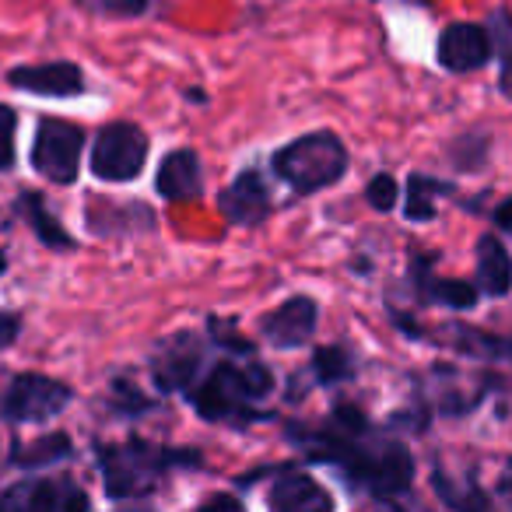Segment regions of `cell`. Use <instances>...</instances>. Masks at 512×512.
Returning <instances> with one entry per match:
<instances>
[{"instance_id": "obj_19", "label": "cell", "mask_w": 512, "mask_h": 512, "mask_svg": "<svg viewBox=\"0 0 512 512\" xmlns=\"http://www.w3.org/2000/svg\"><path fill=\"white\" fill-rule=\"evenodd\" d=\"M67 456H71V439H67V435H43V439L15 449V463L29 470L50 467V463L67 460Z\"/></svg>"}, {"instance_id": "obj_8", "label": "cell", "mask_w": 512, "mask_h": 512, "mask_svg": "<svg viewBox=\"0 0 512 512\" xmlns=\"http://www.w3.org/2000/svg\"><path fill=\"white\" fill-rule=\"evenodd\" d=\"M200 372H204V337L193 330H179L151 351V379L162 393L193 390Z\"/></svg>"}, {"instance_id": "obj_3", "label": "cell", "mask_w": 512, "mask_h": 512, "mask_svg": "<svg viewBox=\"0 0 512 512\" xmlns=\"http://www.w3.org/2000/svg\"><path fill=\"white\" fill-rule=\"evenodd\" d=\"M183 463H197V453H179V449H165L144 439H127V442H109L99 446V470L102 484H106L109 498H141L148 491L158 488L165 474L172 467Z\"/></svg>"}, {"instance_id": "obj_12", "label": "cell", "mask_w": 512, "mask_h": 512, "mask_svg": "<svg viewBox=\"0 0 512 512\" xmlns=\"http://www.w3.org/2000/svg\"><path fill=\"white\" fill-rule=\"evenodd\" d=\"M218 211L225 214L228 225L253 228L271 214V190H267L264 176L260 172H242L232 186L218 193Z\"/></svg>"}, {"instance_id": "obj_25", "label": "cell", "mask_w": 512, "mask_h": 512, "mask_svg": "<svg viewBox=\"0 0 512 512\" xmlns=\"http://www.w3.org/2000/svg\"><path fill=\"white\" fill-rule=\"evenodd\" d=\"M18 334H22V320H18V313L0 309V351L11 348V344L18 341Z\"/></svg>"}, {"instance_id": "obj_13", "label": "cell", "mask_w": 512, "mask_h": 512, "mask_svg": "<svg viewBox=\"0 0 512 512\" xmlns=\"http://www.w3.org/2000/svg\"><path fill=\"white\" fill-rule=\"evenodd\" d=\"M491 57V32L481 25L456 22L449 29H442L439 36V64L449 74H467L484 67Z\"/></svg>"}, {"instance_id": "obj_2", "label": "cell", "mask_w": 512, "mask_h": 512, "mask_svg": "<svg viewBox=\"0 0 512 512\" xmlns=\"http://www.w3.org/2000/svg\"><path fill=\"white\" fill-rule=\"evenodd\" d=\"M274 390V372L264 362L246 365L239 362H218L204 376V383L190 393L193 411L204 421H225V425H249V421L260 418V411H253L256 400H267Z\"/></svg>"}, {"instance_id": "obj_18", "label": "cell", "mask_w": 512, "mask_h": 512, "mask_svg": "<svg viewBox=\"0 0 512 512\" xmlns=\"http://www.w3.org/2000/svg\"><path fill=\"white\" fill-rule=\"evenodd\" d=\"M418 285H421V295L435 306H446V309H456V313H467V309L477 306V285H467V281H453V278H435L428 274V264L418 260Z\"/></svg>"}, {"instance_id": "obj_6", "label": "cell", "mask_w": 512, "mask_h": 512, "mask_svg": "<svg viewBox=\"0 0 512 512\" xmlns=\"http://www.w3.org/2000/svg\"><path fill=\"white\" fill-rule=\"evenodd\" d=\"M148 162V134L137 123L116 120L99 130L92 148V176L102 183H130Z\"/></svg>"}, {"instance_id": "obj_1", "label": "cell", "mask_w": 512, "mask_h": 512, "mask_svg": "<svg viewBox=\"0 0 512 512\" xmlns=\"http://www.w3.org/2000/svg\"><path fill=\"white\" fill-rule=\"evenodd\" d=\"M295 439L306 442L313 453L309 460L334 463L348 481L369 488L379 498L404 495L414 481V456L407 453L404 442L372 432L365 414L355 407H337L327 425L316 428L313 435L295 432Z\"/></svg>"}, {"instance_id": "obj_26", "label": "cell", "mask_w": 512, "mask_h": 512, "mask_svg": "<svg viewBox=\"0 0 512 512\" xmlns=\"http://www.w3.org/2000/svg\"><path fill=\"white\" fill-rule=\"evenodd\" d=\"M99 4L116 15H144L148 11V0H99Z\"/></svg>"}, {"instance_id": "obj_21", "label": "cell", "mask_w": 512, "mask_h": 512, "mask_svg": "<svg viewBox=\"0 0 512 512\" xmlns=\"http://www.w3.org/2000/svg\"><path fill=\"white\" fill-rule=\"evenodd\" d=\"M446 183H435L428 176H411L404 197V214L411 221H432L435 218V193H446Z\"/></svg>"}, {"instance_id": "obj_28", "label": "cell", "mask_w": 512, "mask_h": 512, "mask_svg": "<svg viewBox=\"0 0 512 512\" xmlns=\"http://www.w3.org/2000/svg\"><path fill=\"white\" fill-rule=\"evenodd\" d=\"M495 225L512 235V200H505V204L495 207Z\"/></svg>"}, {"instance_id": "obj_15", "label": "cell", "mask_w": 512, "mask_h": 512, "mask_svg": "<svg viewBox=\"0 0 512 512\" xmlns=\"http://www.w3.org/2000/svg\"><path fill=\"white\" fill-rule=\"evenodd\" d=\"M271 509L278 512H327L334 509V498L323 484H316L309 474H285L271 488Z\"/></svg>"}, {"instance_id": "obj_16", "label": "cell", "mask_w": 512, "mask_h": 512, "mask_svg": "<svg viewBox=\"0 0 512 512\" xmlns=\"http://www.w3.org/2000/svg\"><path fill=\"white\" fill-rule=\"evenodd\" d=\"M512 288V260L505 246L495 235H481L477 239V292L502 299Z\"/></svg>"}, {"instance_id": "obj_29", "label": "cell", "mask_w": 512, "mask_h": 512, "mask_svg": "<svg viewBox=\"0 0 512 512\" xmlns=\"http://www.w3.org/2000/svg\"><path fill=\"white\" fill-rule=\"evenodd\" d=\"M218 505H221V509H235V512L242 509V502H239V498H228V495L207 498V502H204V509H218Z\"/></svg>"}, {"instance_id": "obj_10", "label": "cell", "mask_w": 512, "mask_h": 512, "mask_svg": "<svg viewBox=\"0 0 512 512\" xmlns=\"http://www.w3.org/2000/svg\"><path fill=\"white\" fill-rule=\"evenodd\" d=\"M316 323H320V309L309 295H292L288 302H281L278 309L260 320V334L271 348L288 351V348H302L316 337Z\"/></svg>"}, {"instance_id": "obj_27", "label": "cell", "mask_w": 512, "mask_h": 512, "mask_svg": "<svg viewBox=\"0 0 512 512\" xmlns=\"http://www.w3.org/2000/svg\"><path fill=\"white\" fill-rule=\"evenodd\" d=\"M498 88H502L505 99H512V53H505L502 74H498Z\"/></svg>"}, {"instance_id": "obj_14", "label": "cell", "mask_w": 512, "mask_h": 512, "mask_svg": "<svg viewBox=\"0 0 512 512\" xmlns=\"http://www.w3.org/2000/svg\"><path fill=\"white\" fill-rule=\"evenodd\" d=\"M155 190L165 200H197L204 193V169H200V155L190 148H179L162 158L155 176Z\"/></svg>"}, {"instance_id": "obj_11", "label": "cell", "mask_w": 512, "mask_h": 512, "mask_svg": "<svg viewBox=\"0 0 512 512\" xmlns=\"http://www.w3.org/2000/svg\"><path fill=\"white\" fill-rule=\"evenodd\" d=\"M8 81L18 92L39 95V99H74L85 92V74L71 60H53V64H32V67H15L8 74Z\"/></svg>"}, {"instance_id": "obj_5", "label": "cell", "mask_w": 512, "mask_h": 512, "mask_svg": "<svg viewBox=\"0 0 512 512\" xmlns=\"http://www.w3.org/2000/svg\"><path fill=\"white\" fill-rule=\"evenodd\" d=\"M74 400L67 383L43 372H18L0 386V421L8 425H46L64 414Z\"/></svg>"}, {"instance_id": "obj_9", "label": "cell", "mask_w": 512, "mask_h": 512, "mask_svg": "<svg viewBox=\"0 0 512 512\" xmlns=\"http://www.w3.org/2000/svg\"><path fill=\"white\" fill-rule=\"evenodd\" d=\"M4 512H78L88 509V495L71 477H29L0 491Z\"/></svg>"}, {"instance_id": "obj_20", "label": "cell", "mask_w": 512, "mask_h": 512, "mask_svg": "<svg viewBox=\"0 0 512 512\" xmlns=\"http://www.w3.org/2000/svg\"><path fill=\"white\" fill-rule=\"evenodd\" d=\"M313 369H316V383L320 386H337V383H348L355 376V358H351L348 348H320L313 358Z\"/></svg>"}, {"instance_id": "obj_30", "label": "cell", "mask_w": 512, "mask_h": 512, "mask_svg": "<svg viewBox=\"0 0 512 512\" xmlns=\"http://www.w3.org/2000/svg\"><path fill=\"white\" fill-rule=\"evenodd\" d=\"M8 271V253H4V249H0V274Z\"/></svg>"}, {"instance_id": "obj_4", "label": "cell", "mask_w": 512, "mask_h": 512, "mask_svg": "<svg viewBox=\"0 0 512 512\" xmlns=\"http://www.w3.org/2000/svg\"><path fill=\"white\" fill-rule=\"evenodd\" d=\"M274 172L295 193H320L348 172V148L330 130H313V134H302L285 148H278Z\"/></svg>"}, {"instance_id": "obj_22", "label": "cell", "mask_w": 512, "mask_h": 512, "mask_svg": "<svg viewBox=\"0 0 512 512\" xmlns=\"http://www.w3.org/2000/svg\"><path fill=\"white\" fill-rule=\"evenodd\" d=\"M15 134H18V113L0 102V172L15 165Z\"/></svg>"}, {"instance_id": "obj_7", "label": "cell", "mask_w": 512, "mask_h": 512, "mask_svg": "<svg viewBox=\"0 0 512 512\" xmlns=\"http://www.w3.org/2000/svg\"><path fill=\"white\" fill-rule=\"evenodd\" d=\"M81 148H85V130L78 123L43 116L32 141V169L57 186H71L81 169Z\"/></svg>"}, {"instance_id": "obj_17", "label": "cell", "mask_w": 512, "mask_h": 512, "mask_svg": "<svg viewBox=\"0 0 512 512\" xmlns=\"http://www.w3.org/2000/svg\"><path fill=\"white\" fill-rule=\"evenodd\" d=\"M15 211L22 214V221L32 228V232H36V239L43 242V246H50V249H74V239L67 235V228L50 214L43 193H36V190L18 193Z\"/></svg>"}, {"instance_id": "obj_23", "label": "cell", "mask_w": 512, "mask_h": 512, "mask_svg": "<svg viewBox=\"0 0 512 512\" xmlns=\"http://www.w3.org/2000/svg\"><path fill=\"white\" fill-rule=\"evenodd\" d=\"M397 197H400L397 179L386 176V172H379V176L372 179L369 186H365V200H369V204L376 207V211H390V207L397 204Z\"/></svg>"}, {"instance_id": "obj_24", "label": "cell", "mask_w": 512, "mask_h": 512, "mask_svg": "<svg viewBox=\"0 0 512 512\" xmlns=\"http://www.w3.org/2000/svg\"><path fill=\"white\" fill-rule=\"evenodd\" d=\"M113 407L120 414H144L151 407V400L141 390H134V383L127 379H116L113 383Z\"/></svg>"}]
</instances>
